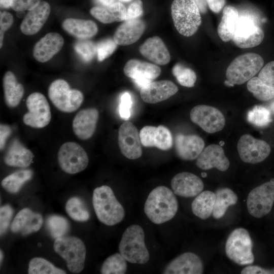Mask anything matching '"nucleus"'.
Segmentation results:
<instances>
[{
  "mask_svg": "<svg viewBox=\"0 0 274 274\" xmlns=\"http://www.w3.org/2000/svg\"><path fill=\"white\" fill-rule=\"evenodd\" d=\"M178 210V201L168 187L159 186L149 194L144 204V212L155 224H161L172 219Z\"/></svg>",
  "mask_w": 274,
  "mask_h": 274,
  "instance_id": "1",
  "label": "nucleus"
},
{
  "mask_svg": "<svg viewBox=\"0 0 274 274\" xmlns=\"http://www.w3.org/2000/svg\"><path fill=\"white\" fill-rule=\"evenodd\" d=\"M92 204L99 221L107 226L117 224L124 218V209L109 186L102 185L94 190Z\"/></svg>",
  "mask_w": 274,
  "mask_h": 274,
  "instance_id": "2",
  "label": "nucleus"
},
{
  "mask_svg": "<svg viewBox=\"0 0 274 274\" xmlns=\"http://www.w3.org/2000/svg\"><path fill=\"white\" fill-rule=\"evenodd\" d=\"M119 253L130 263L144 264L150 259L145 242V233L140 225L133 224L124 231L119 245Z\"/></svg>",
  "mask_w": 274,
  "mask_h": 274,
  "instance_id": "3",
  "label": "nucleus"
},
{
  "mask_svg": "<svg viewBox=\"0 0 274 274\" xmlns=\"http://www.w3.org/2000/svg\"><path fill=\"white\" fill-rule=\"evenodd\" d=\"M171 14L176 29L185 37L194 35L201 23L200 11L194 0H174Z\"/></svg>",
  "mask_w": 274,
  "mask_h": 274,
  "instance_id": "4",
  "label": "nucleus"
},
{
  "mask_svg": "<svg viewBox=\"0 0 274 274\" xmlns=\"http://www.w3.org/2000/svg\"><path fill=\"white\" fill-rule=\"evenodd\" d=\"M55 252L64 259L68 270L80 273L84 267L86 249L83 241L74 236L65 235L55 239Z\"/></svg>",
  "mask_w": 274,
  "mask_h": 274,
  "instance_id": "5",
  "label": "nucleus"
},
{
  "mask_svg": "<svg viewBox=\"0 0 274 274\" xmlns=\"http://www.w3.org/2000/svg\"><path fill=\"white\" fill-rule=\"evenodd\" d=\"M264 60L259 54L249 53L236 57L226 72L227 80L232 85H241L251 78L262 68Z\"/></svg>",
  "mask_w": 274,
  "mask_h": 274,
  "instance_id": "6",
  "label": "nucleus"
},
{
  "mask_svg": "<svg viewBox=\"0 0 274 274\" xmlns=\"http://www.w3.org/2000/svg\"><path fill=\"white\" fill-rule=\"evenodd\" d=\"M253 243L249 232L243 228L234 229L225 244L227 256L239 265L252 264L254 261Z\"/></svg>",
  "mask_w": 274,
  "mask_h": 274,
  "instance_id": "7",
  "label": "nucleus"
},
{
  "mask_svg": "<svg viewBox=\"0 0 274 274\" xmlns=\"http://www.w3.org/2000/svg\"><path fill=\"white\" fill-rule=\"evenodd\" d=\"M48 96L54 106L65 113L76 111L84 98L80 91L71 89L67 82L63 79H57L51 83L48 88Z\"/></svg>",
  "mask_w": 274,
  "mask_h": 274,
  "instance_id": "8",
  "label": "nucleus"
},
{
  "mask_svg": "<svg viewBox=\"0 0 274 274\" xmlns=\"http://www.w3.org/2000/svg\"><path fill=\"white\" fill-rule=\"evenodd\" d=\"M274 202V179L254 188L249 193L247 209L249 214L257 218H261L271 211Z\"/></svg>",
  "mask_w": 274,
  "mask_h": 274,
  "instance_id": "9",
  "label": "nucleus"
},
{
  "mask_svg": "<svg viewBox=\"0 0 274 274\" xmlns=\"http://www.w3.org/2000/svg\"><path fill=\"white\" fill-rule=\"evenodd\" d=\"M58 164L61 169L69 174H75L84 170L89 159L85 150L73 142L64 143L58 152Z\"/></svg>",
  "mask_w": 274,
  "mask_h": 274,
  "instance_id": "10",
  "label": "nucleus"
},
{
  "mask_svg": "<svg viewBox=\"0 0 274 274\" xmlns=\"http://www.w3.org/2000/svg\"><path fill=\"white\" fill-rule=\"evenodd\" d=\"M28 112L23 117V121L33 128H43L48 125L51 119L49 104L45 96L40 92H33L27 98Z\"/></svg>",
  "mask_w": 274,
  "mask_h": 274,
  "instance_id": "11",
  "label": "nucleus"
},
{
  "mask_svg": "<svg viewBox=\"0 0 274 274\" xmlns=\"http://www.w3.org/2000/svg\"><path fill=\"white\" fill-rule=\"evenodd\" d=\"M264 37L263 30L252 17L239 16L232 39L236 46L244 49L256 47L262 42Z\"/></svg>",
  "mask_w": 274,
  "mask_h": 274,
  "instance_id": "12",
  "label": "nucleus"
},
{
  "mask_svg": "<svg viewBox=\"0 0 274 274\" xmlns=\"http://www.w3.org/2000/svg\"><path fill=\"white\" fill-rule=\"evenodd\" d=\"M191 121L208 133H213L222 130L225 119L218 109L205 105H197L190 111Z\"/></svg>",
  "mask_w": 274,
  "mask_h": 274,
  "instance_id": "13",
  "label": "nucleus"
},
{
  "mask_svg": "<svg viewBox=\"0 0 274 274\" xmlns=\"http://www.w3.org/2000/svg\"><path fill=\"white\" fill-rule=\"evenodd\" d=\"M237 151L241 160L251 164H256L265 159L269 155L271 148L265 141L245 134L237 143Z\"/></svg>",
  "mask_w": 274,
  "mask_h": 274,
  "instance_id": "14",
  "label": "nucleus"
},
{
  "mask_svg": "<svg viewBox=\"0 0 274 274\" xmlns=\"http://www.w3.org/2000/svg\"><path fill=\"white\" fill-rule=\"evenodd\" d=\"M118 140L120 150L127 158L133 160L142 156L140 133L135 126L128 120L120 126Z\"/></svg>",
  "mask_w": 274,
  "mask_h": 274,
  "instance_id": "15",
  "label": "nucleus"
},
{
  "mask_svg": "<svg viewBox=\"0 0 274 274\" xmlns=\"http://www.w3.org/2000/svg\"><path fill=\"white\" fill-rule=\"evenodd\" d=\"M124 73L133 80L138 87L142 88L157 78L161 73V69L154 64L130 59L125 64Z\"/></svg>",
  "mask_w": 274,
  "mask_h": 274,
  "instance_id": "16",
  "label": "nucleus"
},
{
  "mask_svg": "<svg viewBox=\"0 0 274 274\" xmlns=\"http://www.w3.org/2000/svg\"><path fill=\"white\" fill-rule=\"evenodd\" d=\"M203 265L201 259L192 252H185L170 261L162 270L164 274H201Z\"/></svg>",
  "mask_w": 274,
  "mask_h": 274,
  "instance_id": "17",
  "label": "nucleus"
},
{
  "mask_svg": "<svg viewBox=\"0 0 274 274\" xmlns=\"http://www.w3.org/2000/svg\"><path fill=\"white\" fill-rule=\"evenodd\" d=\"M141 144L145 147H155L166 151L173 146V137L170 130L163 125L158 127L145 126L140 132Z\"/></svg>",
  "mask_w": 274,
  "mask_h": 274,
  "instance_id": "18",
  "label": "nucleus"
},
{
  "mask_svg": "<svg viewBox=\"0 0 274 274\" xmlns=\"http://www.w3.org/2000/svg\"><path fill=\"white\" fill-rule=\"evenodd\" d=\"M175 194L183 197H193L202 192L204 184L195 174L182 172L176 174L170 182Z\"/></svg>",
  "mask_w": 274,
  "mask_h": 274,
  "instance_id": "19",
  "label": "nucleus"
},
{
  "mask_svg": "<svg viewBox=\"0 0 274 274\" xmlns=\"http://www.w3.org/2000/svg\"><path fill=\"white\" fill-rule=\"evenodd\" d=\"M196 164L201 169L215 167L224 172L229 168L230 162L221 146L212 144L203 149L197 158Z\"/></svg>",
  "mask_w": 274,
  "mask_h": 274,
  "instance_id": "20",
  "label": "nucleus"
},
{
  "mask_svg": "<svg viewBox=\"0 0 274 274\" xmlns=\"http://www.w3.org/2000/svg\"><path fill=\"white\" fill-rule=\"evenodd\" d=\"M178 91V87L170 81H152L141 88L140 95L145 102L156 104L169 98Z\"/></svg>",
  "mask_w": 274,
  "mask_h": 274,
  "instance_id": "21",
  "label": "nucleus"
},
{
  "mask_svg": "<svg viewBox=\"0 0 274 274\" xmlns=\"http://www.w3.org/2000/svg\"><path fill=\"white\" fill-rule=\"evenodd\" d=\"M98 117V112L95 108L80 110L73 121V129L76 135L82 140L91 138L95 132Z\"/></svg>",
  "mask_w": 274,
  "mask_h": 274,
  "instance_id": "22",
  "label": "nucleus"
},
{
  "mask_svg": "<svg viewBox=\"0 0 274 274\" xmlns=\"http://www.w3.org/2000/svg\"><path fill=\"white\" fill-rule=\"evenodd\" d=\"M43 222L42 216L29 208H24L15 216L10 226L12 232L27 235L39 231Z\"/></svg>",
  "mask_w": 274,
  "mask_h": 274,
  "instance_id": "23",
  "label": "nucleus"
},
{
  "mask_svg": "<svg viewBox=\"0 0 274 274\" xmlns=\"http://www.w3.org/2000/svg\"><path fill=\"white\" fill-rule=\"evenodd\" d=\"M50 13L49 4L47 2L41 1L25 15L20 27L21 32L27 36L37 33L46 22Z\"/></svg>",
  "mask_w": 274,
  "mask_h": 274,
  "instance_id": "24",
  "label": "nucleus"
},
{
  "mask_svg": "<svg viewBox=\"0 0 274 274\" xmlns=\"http://www.w3.org/2000/svg\"><path fill=\"white\" fill-rule=\"evenodd\" d=\"M63 44V38L60 34L56 32L48 33L35 45L33 57L39 62H47L60 50Z\"/></svg>",
  "mask_w": 274,
  "mask_h": 274,
  "instance_id": "25",
  "label": "nucleus"
},
{
  "mask_svg": "<svg viewBox=\"0 0 274 274\" xmlns=\"http://www.w3.org/2000/svg\"><path fill=\"white\" fill-rule=\"evenodd\" d=\"M145 29V23L140 19L125 20L116 30L113 40L119 45L133 44L141 38Z\"/></svg>",
  "mask_w": 274,
  "mask_h": 274,
  "instance_id": "26",
  "label": "nucleus"
},
{
  "mask_svg": "<svg viewBox=\"0 0 274 274\" xmlns=\"http://www.w3.org/2000/svg\"><path fill=\"white\" fill-rule=\"evenodd\" d=\"M204 146L203 140L195 134H179L175 139V148L178 156L185 160L197 158Z\"/></svg>",
  "mask_w": 274,
  "mask_h": 274,
  "instance_id": "27",
  "label": "nucleus"
},
{
  "mask_svg": "<svg viewBox=\"0 0 274 274\" xmlns=\"http://www.w3.org/2000/svg\"><path fill=\"white\" fill-rule=\"evenodd\" d=\"M142 55L159 65H165L170 59V54L162 39L154 36L148 38L140 47Z\"/></svg>",
  "mask_w": 274,
  "mask_h": 274,
  "instance_id": "28",
  "label": "nucleus"
},
{
  "mask_svg": "<svg viewBox=\"0 0 274 274\" xmlns=\"http://www.w3.org/2000/svg\"><path fill=\"white\" fill-rule=\"evenodd\" d=\"M33 154L17 139H14L9 146L4 160L8 166L25 168L31 163Z\"/></svg>",
  "mask_w": 274,
  "mask_h": 274,
  "instance_id": "29",
  "label": "nucleus"
},
{
  "mask_svg": "<svg viewBox=\"0 0 274 274\" xmlns=\"http://www.w3.org/2000/svg\"><path fill=\"white\" fill-rule=\"evenodd\" d=\"M91 15L102 23L109 24L125 20L126 9L120 2L108 6H95L90 11Z\"/></svg>",
  "mask_w": 274,
  "mask_h": 274,
  "instance_id": "30",
  "label": "nucleus"
},
{
  "mask_svg": "<svg viewBox=\"0 0 274 274\" xmlns=\"http://www.w3.org/2000/svg\"><path fill=\"white\" fill-rule=\"evenodd\" d=\"M62 28L68 33L80 39L90 38L98 31L94 21L76 18L65 19L62 22Z\"/></svg>",
  "mask_w": 274,
  "mask_h": 274,
  "instance_id": "31",
  "label": "nucleus"
},
{
  "mask_svg": "<svg viewBox=\"0 0 274 274\" xmlns=\"http://www.w3.org/2000/svg\"><path fill=\"white\" fill-rule=\"evenodd\" d=\"M3 86L6 105L11 108L17 107L24 94L22 85L17 82L15 75L12 72L8 71L4 76Z\"/></svg>",
  "mask_w": 274,
  "mask_h": 274,
  "instance_id": "32",
  "label": "nucleus"
},
{
  "mask_svg": "<svg viewBox=\"0 0 274 274\" xmlns=\"http://www.w3.org/2000/svg\"><path fill=\"white\" fill-rule=\"evenodd\" d=\"M239 18L237 10L231 6H226L223 11V16L218 27V33L224 42L232 39Z\"/></svg>",
  "mask_w": 274,
  "mask_h": 274,
  "instance_id": "33",
  "label": "nucleus"
},
{
  "mask_svg": "<svg viewBox=\"0 0 274 274\" xmlns=\"http://www.w3.org/2000/svg\"><path fill=\"white\" fill-rule=\"evenodd\" d=\"M216 194L212 191L206 190L198 194L191 203V210L196 217L201 219L208 218L213 212Z\"/></svg>",
  "mask_w": 274,
  "mask_h": 274,
  "instance_id": "34",
  "label": "nucleus"
},
{
  "mask_svg": "<svg viewBox=\"0 0 274 274\" xmlns=\"http://www.w3.org/2000/svg\"><path fill=\"white\" fill-rule=\"evenodd\" d=\"M215 194L216 199L212 214L214 218L219 219L224 216L229 206L236 203L238 197L228 188H220L216 191Z\"/></svg>",
  "mask_w": 274,
  "mask_h": 274,
  "instance_id": "35",
  "label": "nucleus"
},
{
  "mask_svg": "<svg viewBox=\"0 0 274 274\" xmlns=\"http://www.w3.org/2000/svg\"><path fill=\"white\" fill-rule=\"evenodd\" d=\"M32 176L33 172L31 169H20L6 177L2 181L1 185L8 192L16 193Z\"/></svg>",
  "mask_w": 274,
  "mask_h": 274,
  "instance_id": "36",
  "label": "nucleus"
},
{
  "mask_svg": "<svg viewBox=\"0 0 274 274\" xmlns=\"http://www.w3.org/2000/svg\"><path fill=\"white\" fill-rule=\"evenodd\" d=\"M126 260L120 253L109 256L103 262L100 273L102 274H124L127 269Z\"/></svg>",
  "mask_w": 274,
  "mask_h": 274,
  "instance_id": "37",
  "label": "nucleus"
},
{
  "mask_svg": "<svg viewBox=\"0 0 274 274\" xmlns=\"http://www.w3.org/2000/svg\"><path fill=\"white\" fill-rule=\"evenodd\" d=\"M247 87L260 100L267 101L274 97V87L265 84L258 77H254L249 80Z\"/></svg>",
  "mask_w": 274,
  "mask_h": 274,
  "instance_id": "38",
  "label": "nucleus"
},
{
  "mask_svg": "<svg viewBox=\"0 0 274 274\" xmlns=\"http://www.w3.org/2000/svg\"><path fill=\"white\" fill-rule=\"evenodd\" d=\"M65 210L68 215L77 221H86L90 218L89 213L84 202L78 197H71L67 201Z\"/></svg>",
  "mask_w": 274,
  "mask_h": 274,
  "instance_id": "39",
  "label": "nucleus"
},
{
  "mask_svg": "<svg viewBox=\"0 0 274 274\" xmlns=\"http://www.w3.org/2000/svg\"><path fill=\"white\" fill-rule=\"evenodd\" d=\"M46 225L50 234L55 239L65 236L70 230L68 220L60 215L49 216L46 220Z\"/></svg>",
  "mask_w": 274,
  "mask_h": 274,
  "instance_id": "40",
  "label": "nucleus"
},
{
  "mask_svg": "<svg viewBox=\"0 0 274 274\" xmlns=\"http://www.w3.org/2000/svg\"><path fill=\"white\" fill-rule=\"evenodd\" d=\"M66 272L54 265L46 259L41 257L31 259L28 265L29 274H65Z\"/></svg>",
  "mask_w": 274,
  "mask_h": 274,
  "instance_id": "41",
  "label": "nucleus"
},
{
  "mask_svg": "<svg viewBox=\"0 0 274 274\" xmlns=\"http://www.w3.org/2000/svg\"><path fill=\"white\" fill-rule=\"evenodd\" d=\"M247 120L258 127L267 126L272 120L270 111L262 106H255L247 113Z\"/></svg>",
  "mask_w": 274,
  "mask_h": 274,
  "instance_id": "42",
  "label": "nucleus"
},
{
  "mask_svg": "<svg viewBox=\"0 0 274 274\" xmlns=\"http://www.w3.org/2000/svg\"><path fill=\"white\" fill-rule=\"evenodd\" d=\"M173 74L180 85L187 87L194 86L196 80V75L192 69L178 63L174 66Z\"/></svg>",
  "mask_w": 274,
  "mask_h": 274,
  "instance_id": "43",
  "label": "nucleus"
},
{
  "mask_svg": "<svg viewBox=\"0 0 274 274\" xmlns=\"http://www.w3.org/2000/svg\"><path fill=\"white\" fill-rule=\"evenodd\" d=\"M76 52L85 61H91L96 51V45L91 41L87 39H80L77 41L74 46Z\"/></svg>",
  "mask_w": 274,
  "mask_h": 274,
  "instance_id": "44",
  "label": "nucleus"
},
{
  "mask_svg": "<svg viewBox=\"0 0 274 274\" xmlns=\"http://www.w3.org/2000/svg\"><path fill=\"white\" fill-rule=\"evenodd\" d=\"M117 44L110 39L102 40L96 45L98 61H102L110 56L117 48Z\"/></svg>",
  "mask_w": 274,
  "mask_h": 274,
  "instance_id": "45",
  "label": "nucleus"
},
{
  "mask_svg": "<svg viewBox=\"0 0 274 274\" xmlns=\"http://www.w3.org/2000/svg\"><path fill=\"white\" fill-rule=\"evenodd\" d=\"M13 209L9 204L2 206L0 208V234L3 235L6 232L11 220Z\"/></svg>",
  "mask_w": 274,
  "mask_h": 274,
  "instance_id": "46",
  "label": "nucleus"
},
{
  "mask_svg": "<svg viewBox=\"0 0 274 274\" xmlns=\"http://www.w3.org/2000/svg\"><path fill=\"white\" fill-rule=\"evenodd\" d=\"M258 78L265 84L274 87V61L269 62L260 70Z\"/></svg>",
  "mask_w": 274,
  "mask_h": 274,
  "instance_id": "47",
  "label": "nucleus"
},
{
  "mask_svg": "<svg viewBox=\"0 0 274 274\" xmlns=\"http://www.w3.org/2000/svg\"><path fill=\"white\" fill-rule=\"evenodd\" d=\"M132 103L130 94L127 92L123 93L120 98L119 114L121 117L125 120L130 118Z\"/></svg>",
  "mask_w": 274,
  "mask_h": 274,
  "instance_id": "48",
  "label": "nucleus"
},
{
  "mask_svg": "<svg viewBox=\"0 0 274 274\" xmlns=\"http://www.w3.org/2000/svg\"><path fill=\"white\" fill-rule=\"evenodd\" d=\"M41 2V0H13L11 8L16 12L29 11Z\"/></svg>",
  "mask_w": 274,
  "mask_h": 274,
  "instance_id": "49",
  "label": "nucleus"
},
{
  "mask_svg": "<svg viewBox=\"0 0 274 274\" xmlns=\"http://www.w3.org/2000/svg\"><path fill=\"white\" fill-rule=\"evenodd\" d=\"M143 6L141 0H134L132 2L126 9L125 20L138 18L143 14Z\"/></svg>",
  "mask_w": 274,
  "mask_h": 274,
  "instance_id": "50",
  "label": "nucleus"
},
{
  "mask_svg": "<svg viewBox=\"0 0 274 274\" xmlns=\"http://www.w3.org/2000/svg\"><path fill=\"white\" fill-rule=\"evenodd\" d=\"M13 16L10 13L7 11L1 12L0 14V32L4 33L12 25Z\"/></svg>",
  "mask_w": 274,
  "mask_h": 274,
  "instance_id": "51",
  "label": "nucleus"
},
{
  "mask_svg": "<svg viewBox=\"0 0 274 274\" xmlns=\"http://www.w3.org/2000/svg\"><path fill=\"white\" fill-rule=\"evenodd\" d=\"M242 274H268L274 273V269L268 270L256 265H251L243 268Z\"/></svg>",
  "mask_w": 274,
  "mask_h": 274,
  "instance_id": "52",
  "label": "nucleus"
},
{
  "mask_svg": "<svg viewBox=\"0 0 274 274\" xmlns=\"http://www.w3.org/2000/svg\"><path fill=\"white\" fill-rule=\"evenodd\" d=\"M11 134L10 127L6 124H1L0 126V147L3 150L5 146L6 142L8 138Z\"/></svg>",
  "mask_w": 274,
  "mask_h": 274,
  "instance_id": "53",
  "label": "nucleus"
},
{
  "mask_svg": "<svg viewBox=\"0 0 274 274\" xmlns=\"http://www.w3.org/2000/svg\"><path fill=\"white\" fill-rule=\"evenodd\" d=\"M210 9L216 13H219L224 7L225 0H206Z\"/></svg>",
  "mask_w": 274,
  "mask_h": 274,
  "instance_id": "54",
  "label": "nucleus"
},
{
  "mask_svg": "<svg viewBox=\"0 0 274 274\" xmlns=\"http://www.w3.org/2000/svg\"><path fill=\"white\" fill-rule=\"evenodd\" d=\"M197 4L199 11L202 13H205L207 11V3L206 0H194Z\"/></svg>",
  "mask_w": 274,
  "mask_h": 274,
  "instance_id": "55",
  "label": "nucleus"
},
{
  "mask_svg": "<svg viewBox=\"0 0 274 274\" xmlns=\"http://www.w3.org/2000/svg\"><path fill=\"white\" fill-rule=\"evenodd\" d=\"M13 0H0L1 7L8 8L11 7Z\"/></svg>",
  "mask_w": 274,
  "mask_h": 274,
  "instance_id": "56",
  "label": "nucleus"
},
{
  "mask_svg": "<svg viewBox=\"0 0 274 274\" xmlns=\"http://www.w3.org/2000/svg\"><path fill=\"white\" fill-rule=\"evenodd\" d=\"M102 6H108L116 2V0H97Z\"/></svg>",
  "mask_w": 274,
  "mask_h": 274,
  "instance_id": "57",
  "label": "nucleus"
},
{
  "mask_svg": "<svg viewBox=\"0 0 274 274\" xmlns=\"http://www.w3.org/2000/svg\"><path fill=\"white\" fill-rule=\"evenodd\" d=\"M0 257H1L0 261H1V264L2 261H3V253L2 250H1V252H0Z\"/></svg>",
  "mask_w": 274,
  "mask_h": 274,
  "instance_id": "58",
  "label": "nucleus"
},
{
  "mask_svg": "<svg viewBox=\"0 0 274 274\" xmlns=\"http://www.w3.org/2000/svg\"><path fill=\"white\" fill-rule=\"evenodd\" d=\"M207 176V173H201V176H202V177H204H204H206Z\"/></svg>",
  "mask_w": 274,
  "mask_h": 274,
  "instance_id": "59",
  "label": "nucleus"
},
{
  "mask_svg": "<svg viewBox=\"0 0 274 274\" xmlns=\"http://www.w3.org/2000/svg\"><path fill=\"white\" fill-rule=\"evenodd\" d=\"M271 109L274 112V102L271 105Z\"/></svg>",
  "mask_w": 274,
  "mask_h": 274,
  "instance_id": "60",
  "label": "nucleus"
},
{
  "mask_svg": "<svg viewBox=\"0 0 274 274\" xmlns=\"http://www.w3.org/2000/svg\"><path fill=\"white\" fill-rule=\"evenodd\" d=\"M121 2H129L131 0H119Z\"/></svg>",
  "mask_w": 274,
  "mask_h": 274,
  "instance_id": "61",
  "label": "nucleus"
},
{
  "mask_svg": "<svg viewBox=\"0 0 274 274\" xmlns=\"http://www.w3.org/2000/svg\"><path fill=\"white\" fill-rule=\"evenodd\" d=\"M223 144H224V142H221L220 143V145H223Z\"/></svg>",
  "mask_w": 274,
  "mask_h": 274,
  "instance_id": "62",
  "label": "nucleus"
},
{
  "mask_svg": "<svg viewBox=\"0 0 274 274\" xmlns=\"http://www.w3.org/2000/svg\"><path fill=\"white\" fill-rule=\"evenodd\" d=\"M38 246H39V247H41V243H39V244H38Z\"/></svg>",
  "mask_w": 274,
  "mask_h": 274,
  "instance_id": "63",
  "label": "nucleus"
}]
</instances>
